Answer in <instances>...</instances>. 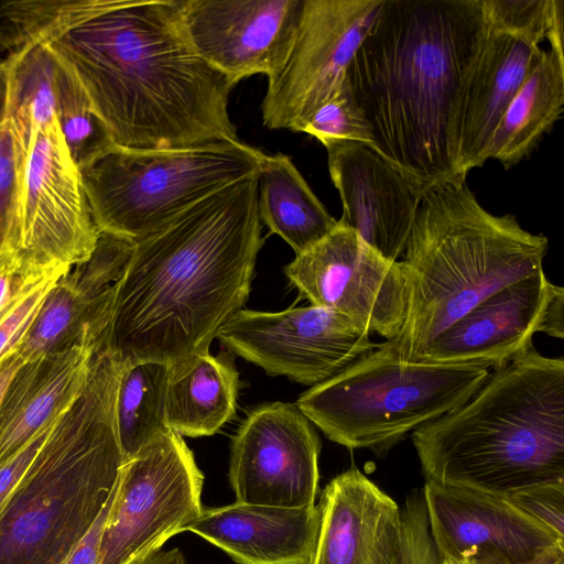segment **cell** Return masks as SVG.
<instances>
[{"label": "cell", "instance_id": "obj_9", "mask_svg": "<svg viewBox=\"0 0 564 564\" xmlns=\"http://www.w3.org/2000/svg\"><path fill=\"white\" fill-rule=\"evenodd\" d=\"M204 476L183 437L167 429L123 463L100 564H139L202 511Z\"/></svg>", "mask_w": 564, "mask_h": 564}, {"label": "cell", "instance_id": "obj_36", "mask_svg": "<svg viewBox=\"0 0 564 564\" xmlns=\"http://www.w3.org/2000/svg\"><path fill=\"white\" fill-rule=\"evenodd\" d=\"M56 268L39 269L28 264L21 257H0V315Z\"/></svg>", "mask_w": 564, "mask_h": 564}, {"label": "cell", "instance_id": "obj_7", "mask_svg": "<svg viewBox=\"0 0 564 564\" xmlns=\"http://www.w3.org/2000/svg\"><path fill=\"white\" fill-rule=\"evenodd\" d=\"M490 369L411 362L377 344L295 402L325 436L383 457L409 434L466 403Z\"/></svg>", "mask_w": 564, "mask_h": 564}, {"label": "cell", "instance_id": "obj_30", "mask_svg": "<svg viewBox=\"0 0 564 564\" xmlns=\"http://www.w3.org/2000/svg\"><path fill=\"white\" fill-rule=\"evenodd\" d=\"M50 57L57 116L66 142L78 164L112 141L102 123L93 113L86 96L74 77L51 55Z\"/></svg>", "mask_w": 564, "mask_h": 564}, {"label": "cell", "instance_id": "obj_22", "mask_svg": "<svg viewBox=\"0 0 564 564\" xmlns=\"http://www.w3.org/2000/svg\"><path fill=\"white\" fill-rule=\"evenodd\" d=\"M100 345L87 339L19 368L0 403V465L69 409L85 388Z\"/></svg>", "mask_w": 564, "mask_h": 564}, {"label": "cell", "instance_id": "obj_18", "mask_svg": "<svg viewBox=\"0 0 564 564\" xmlns=\"http://www.w3.org/2000/svg\"><path fill=\"white\" fill-rule=\"evenodd\" d=\"M328 171L341 200L338 223L375 251L399 261L411 234L420 197L387 160L366 144L327 145Z\"/></svg>", "mask_w": 564, "mask_h": 564}, {"label": "cell", "instance_id": "obj_2", "mask_svg": "<svg viewBox=\"0 0 564 564\" xmlns=\"http://www.w3.org/2000/svg\"><path fill=\"white\" fill-rule=\"evenodd\" d=\"M258 173L134 242L101 339L118 361L173 365L208 350L242 308L264 241Z\"/></svg>", "mask_w": 564, "mask_h": 564}, {"label": "cell", "instance_id": "obj_39", "mask_svg": "<svg viewBox=\"0 0 564 564\" xmlns=\"http://www.w3.org/2000/svg\"><path fill=\"white\" fill-rule=\"evenodd\" d=\"M517 564H564V540L549 545L532 558Z\"/></svg>", "mask_w": 564, "mask_h": 564}, {"label": "cell", "instance_id": "obj_13", "mask_svg": "<svg viewBox=\"0 0 564 564\" xmlns=\"http://www.w3.org/2000/svg\"><path fill=\"white\" fill-rule=\"evenodd\" d=\"M284 273L311 305L346 315L386 340L401 330L408 303L402 262L383 258L338 220Z\"/></svg>", "mask_w": 564, "mask_h": 564}, {"label": "cell", "instance_id": "obj_17", "mask_svg": "<svg viewBox=\"0 0 564 564\" xmlns=\"http://www.w3.org/2000/svg\"><path fill=\"white\" fill-rule=\"evenodd\" d=\"M429 530L443 560L517 564L564 540L516 508L506 496L425 481Z\"/></svg>", "mask_w": 564, "mask_h": 564}, {"label": "cell", "instance_id": "obj_32", "mask_svg": "<svg viewBox=\"0 0 564 564\" xmlns=\"http://www.w3.org/2000/svg\"><path fill=\"white\" fill-rule=\"evenodd\" d=\"M302 132L325 148L341 142L372 147L371 129L350 88L347 76L337 91L307 121Z\"/></svg>", "mask_w": 564, "mask_h": 564}, {"label": "cell", "instance_id": "obj_24", "mask_svg": "<svg viewBox=\"0 0 564 564\" xmlns=\"http://www.w3.org/2000/svg\"><path fill=\"white\" fill-rule=\"evenodd\" d=\"M563 41L552 42L510 101L487 158L510 169L528 158L554 127L564 106Z\"/></svg>", "mask_w": 564, "mask_h": 564}, {"label": "cell", "instance_id": "obj_19", "mask_svg": "<svg viewBox=\"0 0 564 564\" xmlns=\"http://www.w3.org/2000/svg\"><path fill=\"white\" fill-rule=\"evenodd\" d=\"M543 52L540 45L494 28L485 19L453 121L454 154L464 180L488 160L487 150L499 121Z\"/></svg>", "mask_w": 564, "mask_h": 564}, {"label": "cell", "instance_id": "obj_1", "mask_svg": "<svg viewBox=\"0 0 564 564\" xmlns=\"http://www.w3.org/2000/svg\"><path fill=\"white\" fill-rule=\"evenodd\" d=\"M77 82L112 143L174 149L238 141L234 86L192 46L178 0H97L41 44Z\"/></svg>", "mask_w": 564, "mask_h": 564}, {"label": "cell", "instance_id": "obj_43", "mask_svg": "<svg viewBox=\"0 0 564 564\" xmlns=\"http://www.w3.org/2000/svg\"><path fill=\"white\" fill-rule=\"evenodd\" d=\"M443 564H457V563H454V562L448 561V560H443Z\"/></svg>", "mask_w": 564, "mask_h": 564}, {"label": "cell", "instance_id": "obj_12", "mask_svg": "<svg viewBox=\"0 0 564 564\" xmlns=\"http://www.w3.org/2000/svg\"><path fill=\"white\" fill-rule=\"evenodd\" d=\"M229 352L272 376L318 384L372 351L361 324L315 305L280 312L239 310L216 336Z\"/></svg>", "mask_w": 564, "mask_h": 564}, {"label": "cell", "instance_id": "obj_23", "mask_svg": "<svg viewBox=\"0 0 564 564\" xmlns=\"http://www.w3.org/2000/svg\"><path fill=\"white\" fill-rule=\"evenodd\" d=\"M239 372L230 352L197 351L170 365L166 424L181 436H209L236 415Z\"/></svg>", "mask_w": 564, "mask_h": 564}, {"label": "cell", "instance_id": "obj_15", "mask_svg": "<svg viewBox=\"0 0 564 564\" xmlns=\"http://www.w3.org/2000/svg\"><path fill=\"white\" fill-rule=\"evenodd\" d=\"M544 333L564 338V289L543 269L496 291L429 343L413 362L501 368Z\"/></svg>", "mask_w": 564, "mask_h": 564}, {"label": "cell", "instance_id": "obj_35", "mask_svg": "<svg viewBox=\"0 0 564 564\" xmlns=\"http://www.w3.org/2000/svg\"><path fill=\"white\" fill-rule=\"evenodd\" d=\"M506 497L524 514L564 538V481L525 487Z\"/></svg>", "mask_w": 564, "mask_h": 564}, {"label": "cell", "instance_id": "obj_31", "mask_svg": "<svg viewBox=\"0 0 564 564\" xmlns=\"http://www.w3.org/2000/svg\"><path fill=\"white\" fill-rule=\"evenodd\" d=\"M486 21L494 28L540 45L564 41L562 0H481Z\"/></svg>", "mask_w": 564, "mask_h": 564}, {"label": "cell", "instance_id": "obj_4", "mask_svg": "<svg viewBox=\"0 0 564 564\" xmlns=\"http://www.w3.org/2000/svg\"><path fill=\"white\" fill-rule=\"evenodd\" d=\"M411 438L425 481L501 496L564 481V359L530 348Z\"/></svg>", "mask_w": 564, "mask_h": 564}, {"label": "cell", "instance_id": "obj_40", "mask_svg": "<svg viewBox=\"0 0 564 564\" xmlns=\"http://www.w3.org/2000/svg\"><path fill=\"white\" fill-rule=\"evenodd\" d=\"M23 365L18 352H13L0 361V403L12 378Z\"/></svg>", "mask_w": 564, "mask_h": 564}, {"label": "cell", "instance_id": "obj_34", "mask_svg": "<svg viewBox=\"0 0 564 564\" xmlns=\"http://www.w3.org/2000/svg\"><path fill=\"white\" fill-rule=\"evenodd\" d=\"M402 564H443L429 530L422 489L410 491L401 508Z\"/></svg>", "mask_w": 564, "mask_h": 564}, {"label": "cell", "instance_id": "obj_21", "mask_svg": "<svg viewBox=\"0 0 564 564\" xmlns=\"http://www.w3.org/2000/svg\"><path fill=\"white\" fill-rule=\"evenodd\" d=\"M319 524L317 505L282 508L235 502L202 509L185 530L237 564H308Z\"/></svg>", "mask_w": 564, "mask_h": 564}, {"label": "cell", "instance_id": "obj_14", "mask_svg": "<svg viewBox=\"0 0 564 564\" xmlns=\"http://www.w3.org/2000/svg\"><path fill=\"white\" fill-rule=\"evenodd\" d=\"M321 438L295 403L253 408L231 443L229 480L236 502L282 508L315 505Z\"/></svg>", "mask_w": 564, "mask_h": 564}, {"label": "cell", "instance_id": "obj_5", "mask_svg": "<svg viewBox=\"0 0 564 564\" xmlns=\"http://www.w3.org/2000/svg\"><path fill=\"white\" fill-rule=\"evenodd\" d=\"M123 364L94 352L85 388L0 508V564H66L123 465L115 406Z\"/></svg>", "mask_w": 564, "mask_h": 564}, {"label": "cell", "instance_id": "obj_6", "mask_svg": "<svg viewBox=\"0 0 564 564\" xmlns=\"http://www.w3.org/2000/svg\"><path fill=\"white\" fill-rule=\"evenodd\" d=\"M543 235L511 214L486 210L465 182H448L419 203L403 260L408 303L403 325L380 345L413 362L423 348L479 302L542 270Z\"/></svg>", "mask_w": 564, "mask_h": 564}, {"label": "cell", "instance_id": "obj_25", "mask_svg": "<svg viewBox=\"0 0 564 564\" xmlns=\"http://www.w3.org/2000/svg\"><path fill=\"white\" fill-rule=\"evenodd\" d=\"M113 291L77 283L64 273L47 294L17 349L23 364L69 349L87 339L101 343Z\"/></svg>", "mask_w": 564, "mask_h": 564}, {"label": "cell", "instance_id": "obj_8", "mask_svg": "<svg viewBox=\"0 0 564 564\" xmlns=\"http://www.w3.org/2000/svg\"><path fill=\"white\" fill-rule=\"evenodd\" d=\"M264 156L241 140L174 149L110 143L78 167L99 234L137 242L214 192L257 174Z\"/></svg>", "mask_w": 564, "mask_h": 564}, {"label": "cell", "instance_id": "obj_11", "mask_svg": "<svg viewBox=\"0 0 564 564\" xmlns=\"http://www.w3.org/2000/svg\"><path fill=\"white\" fill-rule=\"evenodd\" d=\"M30 123L20 206V256L30 265L73 267L93 253L99 231L58 116Z\"/></svg>", "mask_w": 564, "mask_h": 564}, {"label": "cell", "instance_id": "obj_29", "mask_svg": "<svg viewBox=\"0 0 564 564\" xmlns=\"http://www.w3.org/2000/svg\"><path fill=\"white\" fill-rule=\"evenodd\" d=\"M30 129L7 111L0 123V257L20 256V206Z\"/></svg>", "mask_w": 564, "mask_h": 564}, {"label": "cell", "instance_id": "obj_41", "mask_svg": "<svg viewBox=\"0 0 564 564\" xmlns=\"http://www.w3.org/2000/svg\"><path fill=\"white\" fill-rule=\"evenodd\" d=\"M10 84V67L6 59H0V123L2 122L8 105Z\"/></svg>", "mask_w": 564, "mask_h": 564}, {"label": "cell", "instance_id": "obj_27", "mask_svg": "<svg viewBox=\"0 0 564 564\" xmlns=\"http://www.w3.org/2000/svg\"><path fill=\"white\" fill-rule=\"evenodd\" d=\"M169 376L170 365L164 362L123 364L115 406L123 463L170 429L166 424Z\"/></svg>", "mask_w": 564, "mask_h": 564}, {"label": "cell", "instance_id": "obj_37", "mask_svg": "<svg viewBox=\"0 0 564 564\" xmlns=\"http://www.w3.org/2000/svg\"><path fill=\"white\" fill-rule=\"evenodd\" d=\"M54 424L37 434L20 452L0 465V508L32 464Z\"/></svg>", "mask_w": 564, "mask_h": 564}, {"label": "cell", "instance_id": "obj_20", "mask_svg": "<svg viewBox=\"0 0 564 564\" xmlns=\"http://www.w3.org/2000/svg\"><path fill=\"white\" fill-rule=\"evenodd\" d=\"M317 507L308 564H402L401 508L358 468L335 476Z\"/></svg>", "mask_w": 564, "mask_h": 564}, {"label": "cell", "instance_id": "obj_10", "mask_svg": "<svg viewBox=\"0 0 564 564\" xmlns=\"http://www.w3.org/2000/svg\"><path fill=\"white\" fill-rule=\"evenodd\" d=\"M383 0H304L297 30L261 102L270 130L302 132L343 84Z\"/></svg>", "mask_w": 564, "mask_h": 564}, {"label": "cell", "instance_id": "obj_26", "mask_svg": "<svg viewBox=\"0 0 564 564\" xmlns=\"http://www.w3.org/2000/svg\"><path fill=\"white\" fill-rule=\"evenodd\" d=\"M259 215L272 234L303 253L336 226L337 220L311 189L291 158L265 155L259 173Z\"/></svg>", "mask_w": 564, "mask_h": 564}, {"label": "cell", "instance_id": "obj_16", "mask_svg": "<svg viewBox=\"0 0 564 564\" xmlns=\"http://www.w3.org/2000/svg\"><path fill=\"white\" fill-rule=\"evenodd\" d=\"M304 0H178L184 31L197 54L235 87L282 68Z\"/></svg>", "mask_w": 564, "mask_h": 564}, {"label": "cell", "instance_id": "obj_42", "mask_svg": "<svg viewBox=\"0 0 564 564\" xmlns=\"http://www.w3.org/2000/svg\"><path fill=\"white\" fill-rule=\"evenodd\" d=\"M139 564H186V562L182 552L178 549H173L155 553Z\"/></svg>", "mask_w": 564, "mask_h": 564}, {"label": "cell", "instance_id": "obj_3", "mask_svg": "<svg viewBox=\"0 0 564 564\" xmlns=\"http://www.w3.org/2000/svg\"><path fill=\"white\" fill-rule=\"evenodd\" d=\"M484 26L481 0H383L347 69L371 149L420 198L466 181L455 160L453 121Z\"/></svg>", "mask_w": 564, "mask_h": 564}, {"label": "cell", "instance_id": "obj_33", "mask_svg": "<svg viewBox=\"0 0 564 564\" xmlns=\"http://www.w3.org/2000/svg\"><path fill=\"white\" fill-rule=\"evenodd\" d=\"M70 267H58L30 288L0 315V361L15 352L47 294Z\"/></svg>", "mask_w": 564, "mask_h": 564}, {"label": "cell", "instance_id": "obj_28", "mask_svg": "<svg viewBox=\"0 0 564 564\" xmlns=\"http://www.w3.org/2000/svg\"><path fill=\"white\" fill-rule=\"evenodd\" d=\"M97 0L9 1L0 6V50L7 57L32 48L90 15Z\"/></svg>", "mask_w": 564, "mask_h": 564}, {"label": "cell", "instance_id": "obj_38", "mask_svg": "<svg viewBox=\"0 0 564 564\" xmlns=\"http://www.w3.org/2000/svg\"><path fill=\"white\" fill-rule=\"evenodd\" d=\"M118 484V482H117ZM117 487V486H116ZM116 491V489H115ZM115 491L101 510L89 530L82 538L66 564H100L101 563V542L107 517L111 507Z\"/></svg>", "mask_w": 564, "mask_h": 564}]
</instances>
